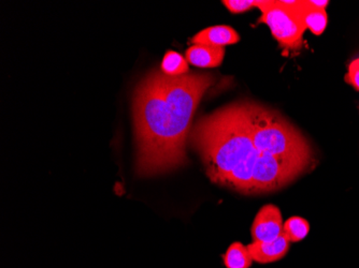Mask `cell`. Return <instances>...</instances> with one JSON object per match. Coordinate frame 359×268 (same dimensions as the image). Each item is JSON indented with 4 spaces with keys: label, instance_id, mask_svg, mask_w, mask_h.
Returning <instances> with one entry per match:
<instances>
[{
    "label": "cell",
    "instance_id": "obj_1",
    "mask_svg": "<svg viewBox=\"0 0 359 268\" xmlns=\"http://www.w3.org/2000/svg\"><path fill=\"white\" fill-rule=\"evenodd\" d=\"M215 82L207 72L168 76L152 71L139 83L133 104L139 176L164 174L187 163L194 115Z\"/></svg>",
    "mask_w": 359,
    "mask_h": 268
},
{
    "label": "cell",
    "instance_id": "obj_2",
    "mask_svg": "<svg viewBox=\"0 0 359 268\" xmlns=\"http://www.w3.org/2000/svg\"><path fill=\"white\" fill-rule=\"evenodd\" d=\"M189 134L213 183L254 195V167L260 153L250 132L244 101L201 117Z\"/></svg>",
    "mask_w": 359,
    "mask_h": 268
},
{
    "label": "cell",
    "instance_id": "obj_3",
    "mask_svg": "<svg viewBox=\"0 0 359 268\" xmlns=\"http://www.w3.org/2000/svg\"><path fill=\"white\" fill-rule=\"evenodd\" d=\"M244 108L254 145L260 154L311 167V146L280 113L253 101H244Z\"/></svg>",
    "mask_w": 359,
    "mask_h": 268
},
{
    "label": "cell",
    "instance_id": "obj_4",
    "mask_svg": "<svg viewBox=\"0 0 359 268\" xmlns=\"http://www.w3.org/2000/svg\"><path fill=\"white\" fill-rule=\"evenodd\" d=\"M259 23H265L271 30L274 39L286 51H296L302 46L306 28L302 17L294 10L286 9L276 1H260Z\"/></svg>",
    "mask_w": 359,
    "mask_h": 268
},
{
    "label": "cell",
    "instance_id": "obj_5",
    "mask_svg": "<svg viewBox=\"0 0 359 268\" xmlns=\"http://www.w3.org/2000/svg\"><path fill=\"white\" fill-rule=\"evenodd\" d=\"M283 219L279 207L265 205L256 215L251 233L254 241H272L283 234Z\"/></svg>",
    "mask_w": 359,
    "mask_h": 268
},
{
    "label": "cell",
    "instance_id": "obj_6",
    "mask_svg": "<svg viewBox=\"0 0 359 268\" xmlns=\"http://www.w3.org/2000/svg\"><path fill=\"white\" fill-rule=\"evenodd\" d=\"M290 244L283 233L276 241H253L251 245L248 246V249L253 261L267 264L283 259L290 250Z\"/></svg>",
    "mask_w": 359,
    "mask_h": 268
},
{
    "label": "cell",
    "instance_id": "obj_7",
    "mask_svg": "<svg viewBox=\"0 0 359 268\" xmlns=\"http://www.w3.org/2000/svg\"><path fill=\"white\" fill-rule=\"evenodd\" d=\"M240 36L231 26H212L201 30L197 35L194 36L191 43L201 45L217 46L225 48L226 45L238 43Z\"/></svg>",
    "mask_w": 359,
    "mask_h": 268
},
{
    "label": "cell",
    "instance_id": "obj_8",
    "mask_svg": "<svg viewBox=\"0 0 359 268\" xmlns=\"http://www.w3.org/2000/svg\"><path fill=\"white\" fill-rule=\"evenodd\" d=\"M225 56V48L194 44L187 51V62L198 68H215L221 66Z\"/></svg>",
    "mask_w": 359,
    "mask_h": 268
},
{
    "label": "cell",
    "instance_id": "obj_9",
    "mask_svg": "<svg viewBox=\"0 0 359 268\" xmlns=\"http://www.w3.org/2000/svg\"><path fill=\"white\" fill-rule=\"evenodd\" d=\"M302 17L306 29L316 36L322 35L328 24V15L326 10L314 9L309 5L308 0L302 1V5L294 10Z\"/></svg>",
    "mask_w": 359,
    "mask_h": 268
},
{
    "label": "cell",
    "instance_id": "obj_10",
    "mask_svg": "<svg viewBox=\"0 0 359 268\" xmlns=\"http://www.w3.org/2000/svg\"><path fill=\"white\" fill-rule=\"evenodd\" d=\"M223 261L227 268H250L253 263L249 249L241 243H233L228 248Z\"/></svg>",
    "mask_w": 359,
    "mask_h": 268
},
{
    "label": "cell",
    "instance_id": "obj_11",
    "mask_svg": "<svg viewBox=\"0 0 359 268\" xmlns=\"http://www.w3.org/2000/svg\"><path fill=\"white\" fill-rule=\"evenodd\" d=\"M161 70L168 76H181L189 73V64L181 54L168 51L161 62Z\"/></svg>",
    "mask_w": 359,
    "mask_h": 268
},
{
    "label": "cell",
    "instance_id": "obj_12",
    "mask_svg": "<svg viewBox=\"0 0 359 268\" xmlns=\"http://www.w3.org/2000/svg\"><path fill=\"white\" fill-rule=\"evenodd\" d=\"M310 225L302 217H292L284 223L283 233L290 243H298L308 237Z\"/></svg>",
    "mask_w": 359,
    "mask_h": 268
},
{
    "label": "cell",
    "instance_id": "obj_13",
    "mask_svg": "<svg viewBox=\"0 0 359 268\" xmlns=\"http://www.w3.org/2000/svg\"><path fill=\"white\" fill-rule=\"evenodd\" d=\"M259 0H224L223 5L231 13H243L253 8H257Z\"/></svg>",
    "mask_w": 359,
    "mask_h": 268
},
{
    "label": "cell",
    "instance_id": "obj_14",
    "mask_svg": "<svg viewBox=\"0 0 359 268\" xmlns=\"http://www.w3.org/2000/svg\"><path fill=\"white\" fill-rule=\"evenodd\" d=\"M346 83L359 92V58L353 60L348 64V74L346 76Z\"/></svg>",
    "mask_w": 359,
    "mask_h": 268
},
{
    "label": "cell",
    "instance_id": "obj_15",
    "mask_svg": "<svg viewBox=\"0 0 359 268\" xmlns=\"http://www.w3.org/2000/svg\"><path fill=\"white\" fill-rule=\"evenodd\" d=\"M308 3L314 9L326 10L330 1L328 0H309Z\"/></svg>",
    "mask_w": 359,
    "mask_h": 268
}]
</instances>
